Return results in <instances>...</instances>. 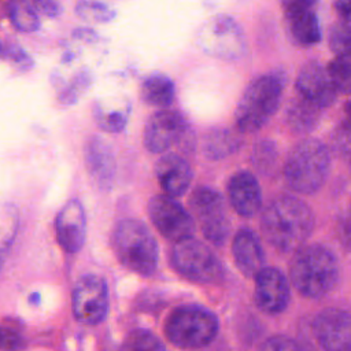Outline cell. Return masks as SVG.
Masks as SVG:
<instances>
[{
	"label": "cell",
	"instance_id": "cell-1",
	"mask_svg": "<svg viewBox=\"0 0 351 351\" xmlns=\"http://www.w3.org/2000/svg\"><path fill=\"white\" fill-rule=\"evenodd\" d=\"M314 229V214L302 199L281 195L271 199L261 215V230L270 245L282 251H298Z\"/></svg>",
	"mask_w": 351,
	"mask_h": 351
},
{
	"label": "cell",
	"instance_id": "cell-2",
	"mask_svg": "<svg viewBox=\"0 0 351 351\" xmlns=\"http://www.w3.org/2000/svg\"><path fill=\"white\" fill-rule=\"evenodd\" d=\"M285 84V74L273 70L247 85L234 110V123L243 134L259 132L273 118L281 106Z\"/></svg>",
	"mask_w": 351,
	"mask_h": 351
},
{
	"label": "cell",
	"instance_id": "cell-3",
	"mask_svg": "<svg viewBox=\"0 0 351 351\" xmlns=\"http://www.w3.org/2000/svg\"><path fill=\"white\" fill-rule=\"evenodd\" d=\"M330 171V152L317 138H303L288 152L282 166L285 184L293 192L313 195L325 184Z\"/></svg>",
	"mask_w": 351,
	"mask_h": 351
},
{
	"label": "cell",
	"instance_id": "cell-4",
	"mask_svg": "<svg viewBox=\"0 0 351 351\" xmlns=\"http://www.w3.org/2000/svg\"><path fill=\"white\" fill-rule=\"evenodd\" d=\"M289 277L303 296L321 298L337 282V259L324 245H303L295 251L289 265Z\"/></svg>",
	"mask_w": 351,
	"mask_h": 351
},
{
	"label": "cell",
	"instance_id": "cell-5",
	"mask_svg": "<svg viewBox=\"0 0 351 351\" xmlns=\"http://www.w3.org/2000/svg\"><path fill=\"white\" fill-rule=\"evenodd\" d=\"M111 244L119 262L129 270L141 276H149L156 270L158 243L141 221L133 218L119 221L114 228Z\"/></svg>",
	"mask_w": 351,
	"mask_h": 351
},
{
	"label": "cell",
	"instance_id": "cell-6",
	"mask_svg": "<svg viewBox=\"0 0 351 351\" xmlns=\"http://www.w3.org/2000/svg\"><path fill=\"white\" fill-rule=\"evenodd\" d=\"M163 328L171 344L192 350L210 344L218 333L219 322L217 315L208 308L188 304L174 308Z\"/></svg>",
	"mask_w": 351,
	"mask_h": 351
},
{
	"label": "cell",
	"instance_id": "cell-7",
	"mask_svg": "<svg viewBox=\"0 0 351 351\" xmlns=\"http://www.w3.org/2000/svg\"><path fill=\"white\" fill-rule=\"evenodd\" d=\"M143 143L151 154H166L178 147L181 155L192 154L196 138L188 121L176 110H158L151 114L143 130Z\"/></svg>",
	"mask_w": 351,
	"mask_h": 351
},
{
	"label": "cell",
	"instance_id": "cell-8",
	"mask_svg": "<svg viewBox=\"0 0 351 351\" xmlns=\"http://www.w3.org/2000/svg\"><path fill=\"white\" fill-rule=\"evenodd\" d=\"M171 263L178 273L200 284H219L225 270L218 256L202 241L189 237L174 243Z\"/></svg>",
	"mask_w": 351,
	"mask_h": 351
},
{
	"label": "cell",
	"instance_id": "cell-9",
	"mask_svg": "<svg viewBox=\"0 0 351 351\" xmlns=\"http://www.w3.org/2000/svg\"><path fill=\"white\" fill-rule=\"evenodd\" d=\"M200 49L222 60H237L247 52L244 30L229 15H215L207 19L197 30Z\"/></svg>",
	"mask_w": 351,
	"mask_h": 351
},
{
	"label": "cell",
	"instance_id": "cell-10",
	"mask_svg": "<svg viewBox=\"0 0 351 351\" xmlns=\"http://www.w3.org/2000/svg\"><path fill=\"white\" fill-rule=\"evenodd\" d=\"M189 208L204 239L214 245H223L230 233L223 196L211 186L200 185L189 196Z\"/></svg>",
	"mask_w": 351,
	"mask_h": 351
},
{
	"label": "cell",
	"instance_id": "cell-11",
	"mask_svg": "<svg viewBox=\"0 0 351 351\" xmlns=\"http://www.w3.org/2000/svg\"><path fill=\"white\" fill-rule=\"evenodd\" d=\"M148 217L158 232L177 243L193 237L196 223L193 215L180 204L176 197L167 195H155L147 206Z\"/></svg>",
	"mask_w": 351,
	"mask_h": 351
},
{
	"label": "cell",
	"instance_id": "cell-12",
	"mask_svg": "<svg viewBox=\"0 0 351 351\" xmlns=\"http://www.w3.org/2000/svg\"><path fill=\"white\" fill-rule=\"evenodd\" d=\"M73 313L84 325L100 324L108 313V289L96 274H85L74 285L71 295Z\"/></svg>",
	"mask_w": 351,
	"mask_h": 351
},
{
	"label": "cell",
	"instance_id": "cell-13",
	"mask_svg": "<svg viewBox=\"0 0 351 351\" xmlns=\"http://www.w3.org/2000/svg\"><path fill=\"white\" fill-rule=\"evenodd\" d=\"M313 333L324 351H351V314L326 308L313 321Z\"/></svg>",
	"mask_w": 351,
	"mask_h": 351
},
{
	"label": "cell",
	"instance_id": "cell-14",
	"mask_svg": "<svg viewBox=\"0 0 351 351\" xmlns=\"http://www.w3.org/2000/svg\"><path fill=\"white\" fill-rule=\"evenodd\" d=\"M295 88L298 95L317 104L321 108L329 107L337 99V88L335 86L328 67L318 62H307L298 73Z\"/></svg>",
	"mask_w": 351,
	"mask_h": 351
},
{
	"label": "cell",
	"instance_id": "cell-15",
	"mask_svg": "<svg viewBox=\"0 0 351 351\" xmlns=\"http://www.w3.org/2000/svg\"><path fill=\"white\" fill-rule=\"evenodd\" d=\"M55 234L59 245L69 254L78 252L86 236V217L82 203L70 199L58 211L55 218Z\"/></svg>",
	"mask_w": 351,
	"mask_h": 351
},
{
	"label": "cell",
	"instance_id": "cell-16",
	"mask_svg": "<svg viewBox=\"0 0 351 351\" xmlns=\"http://www.w3.org/2000/svg\"><path fill=\"white\" fill-rule=\"evenodd\" d=\"M84 162L90 180L103 191L111 189L115 174L117 160L111 145L100 136H90L84 147Z\"/></svg>",
	"mask_w": 351,
	"mask_h": 351
},
{
	"label": "cell",
	"instance_id": "cell-17",
	"mask_svg": "<svg viewBox=\"0 0 351 351\" xmlns=\"http://www.w3.org/2000/svg\"><path fill=\"white\" fill-rule=\"evenodd\" d=\"M255 303L266 314L284 311L289 302V285L276 267H263L255 277Z\"/></svg>",
	"mask_w": 351,
	"mask_h": 351
},
{
	"label": "cell",
	"instance_id": "cell-18",
	"mask_svg": "<svg viewBox=\"0 0 351 351\" xmlns=\"http://www.w3.org/2000/svg\"><path fill=\"white\" fill-rule=\"evenodd\" d=\"M155 177L165 195L171 197L182 196L191 186L193 170L189 160L176 152H166L155 162Z\"/></svg>",
	"mask_w": 351,
	"mask_h": 351
},
{
	"label": "cell",
	"instance_id": "cell-19",
	"mask_svg": "<svg viewBox=\"0 0 351 351\" xmlns=\"http://www.w3.org/2000/svg\"><path fill=\"white\" fill-rule=\"evenodd\" d=\"M228 197L233 210L245 218H251L262 208V189L255 174L248 170L236 171L226 185Z\"/></svg>",
	"mask_w": 351,
	"mask_h": 351
},
{
	"label": "cell",
	"instance_id": "cell-20",
	"mask_svg": "<svg viewBox=\"0 0 351 351\" xmlns=\"http://www.w3.org/2000/svg\"><path fill=\"white\" fill-rule=\"evenodd\" d=\"M232 254L237 269L245 277H256L265 267V252L258 234L250 229H240L232 241Z\"/></svg>",
	"mask_w": 351,
	"mask_h": 351
},
{
	"label": "cell",
	"instance_id": "cell-21",
	"mask_svg": "<svg viewBox=\"0 0 351 351\" xmlns=\"http://www.w3.org/2000/svg\"><path fill=\"white\" fill-rule=\"evenodd\" d=\"M244 144L237 128L219 126L207 132L202 140V154L207 160H221L234 155Z\"/></svg>",
	"mask_w": 351,
	"mask_h": 351
},
{
	"label": "cell",
	"instance_id": "cell-22",
	"mask_svg": "<svg viewBox=\"0 0 351 351\" xmlns=\"http://www.w3.org/2000/svg\"><path fill=\"white\" fill-rule=\"evenodd\" d=\"M321 107L298 96L293 97L287 107L285 122L295 134H308L317 128L321 119Z\"/></svg>",
	"mask_w": 351,
	"mask_h": 351
},
{
	"label": "cell",
	"instance_id": "cell-23",
	"mask_svg": "<svg viewBox=\"0 0 351 351\" xmlns=\"http://www.w3.org/2000/svg\"><path fill=\"white\" fill-rule=\"evenodd\" d=\"M140 99L162 110L171 106L176 99V85L173 80L162 73H154L143 78L140 84Z\"/></svg>",
	"mask_w": 351,
	"mask_h": 351
},
{
	"label": "cell",
	"instance_id": "cell-24",
	"mask_svg": "<svg viewBox=\"0 0 351 351\" xmlns=\"http://www.w3.org/2000/svg\"><path fill=\"white\" fill-rule=\"evenodd\" d=\"M287 29L291 38L303 47H310L321 41V25L315 11H302L285 15Z\"/></svg>",
	"mask_w": 351,
	"mask_h": 351
},
{
	"label": "cell",
	"instance_id": "cell-25",
	"mask_svg": "<svg viewBox=\"0 0 351 351\" xmlns=\"http://www.w3.org/2000/svg\"><path fill=\"white\" fill-rule=\"evenodd\" d=\"M7 14L11 25L21 33H33L40 27V16L30 0H8Z\"/></svg>",
	"mask_w": 351,
	"mask_h": 351
},
{
	"label": "cell",
	"instance_id": "cell-26",
	"mask_svg": "<svg viewBox=\"0 0 351 351\" xmlns=\"http://www.w3.org/2000/svg\"><path fill=\"white\" fill-rule=\"evenodd\" d=\"M129 114V104L123 108H110L107 104H103L101 101H95L92 107V115L95 122L101 130L107 133H121L128 125Z\"/></svg>",
	"mask_w": 351,
	"mask_h": 351
},
{
	"label": "cell",
	"instance_id": "cell-27",
	"mask_svg": "<svg viewBox=\"0 0 351 351\" xmlns=\"http://www.w3.org/2000/svg\"><path fill=\"white\" fill-rule=\"evenodd\" d=\"M250 159L255 171H258L262 176L270 174L276 169L278 160L277 144L269 138L258 141L252 148Z\"/></svg>",
	"mask_w": 351,
	"mask_h": 351
},
{
	"label": "cell",
	"instance_id": "cell-28",
	"mask_svg": "<svg viewBox=\"0 0 351 351\" xmlns=\"http://www.w3.org/2000/svg\"><path fill=\"white\" fill-rule=\"evenodd\" d=\"M74 11L77 16L86 23H108L111 22L117 12L107 3L100 0H78Z\"/></svg>",
	"mask_w": 351,
	"mask_h": 351
},
{
	"label": "cell",
	"instance_id": "cell-29",
	"mask_svg": "<svg viewBox=\"0 0 351 351\" xmlns=\"http://www.w3.org/2000/svg\"><path fill=\"white\" fill-rule=\"evenodd\" d=\"M121 351H166L162 340L147 329L130 332L121 347Z\"/></svg>",
	"mask_w": 351,
	"mask_h": 351
},
{
	"label": "cell",
	"instance_id": "cell-30",
	"mask_svg": "<svg viewBox=\"0 0 351 351\" xmlns=\"http://www.w3.org/2000/svg\"><path fill=\"white\" fill-rule=\"evenodd\" d=\"M328 43L336 58L351 59V23L340 22L333 25L329 30Z\"/></svg>",
	"mask_w": 351,
	"mask_h": 351
},
{
	"label": "cell",
	"instance_id": "cell-31",
	"mask_svg": "<svg viewBox=\"0 0 351 351\" xmlns=\"http://www.w3.org/2000/svg\"><path fill=\"white\" fill-rule=\"evenodd\" d=\"M90 84H92V75L89 71L84 70L75 74L69 81V85H66L64 89L59 93L58 100L64 106H71L84 95V92L90 86Z\"/></svg>",
	"mask_w": 351,
	"mask_h": 351
},
{
	"label": "cell",
	"instance_id": "cell-32",
	"mask_svg": "<svg viewBox=\"0 0 351 351\" xmlns=\"http://www.w3.org/2000/svg\"><path fill=\"white\" fill-rule=\"evenodd\" d=\"M1 58L19 71H27L34 66L32 56L19 44L10 40L3 41Z\"/></svg>",
	"mask_w": 351,
	"mask_h": 351
},
{
	"label": "cell",
	"instance_id": "cell-33",
	"mask_svg": "<svg viewBox=\"0 0 351 351\" xmlns=\"http://www.w3.org/2000/svg\"><path fill=\"white\" fill-rule=\"evenodd\" d=\"M326 67L337 90L351 95V59L336 58Z\"/></svg>",
	"mask_w": 351,
	"mask_h": 351
},
{
	"label": "cell",
	"instance_id": "cell-34",
	"mask_svg": "<svg viewBox=\"0 0 351 351\" xmlns=\"http://www.w3.org/2000/svg\"><path fill=\"white\" fill-rule=\"evenodd\" d=\"M18 229V211L15 206L5 204L3 207V219H1V251L7 252L8 247L12 244V240Z\"/></svg>",
	"mask_w": 351,
	"mask_h": 351
},
{
	"label": "cell",
	"instance_id": "cell-35",
	"mask_svg": "<svg viewBox=\"0 0 351 351\" xmlns=\"http://www.w3.org/2000/svg\"><path fill=\"white\" fill-rule=\"evenodd\" d=\"M261 351H313V350L295 339L278 335V336L269 337L262 344Z\"/></svg>",
	"mask_w": 351,
	"mask_h": 351
},
{
	"label": "cell",
	"instance_id": "cell-36",
	"mask_svg": "<svg viewBox=\"0 0 351 351\" xmlns=\"http://www.w3.org/2000/svg\"><path fill=\"white\" fill-rule=\"evenodd\" d=\"M1 348L4 351H19L23 348V336L14 328L1 329Z\"/></svg>",
	"mask_w": 351,
	"mask_h": 351
},
{
	"label": "cell",
	"instance_id": "cell-37",
	"mask_svg": "<svg viewBox=\"0 0 351 351\" xmlns=\"http://www.w3.org/2000/svg\"><path fill=\"white\" fill-rule=\"evenodd\" d=\"M34 10L38 12V15H43L49 19H55L60 16L63 8L62 4L58 0H30Z\"/></svg>",
	"mask_w": 351,
	"mask_h": 351
},
{
	"label": "cell",
	"instance_id": "cell-38",
	"mask_svg": "<svg viewBox=\"0 0 351 351\" xmlns=\"http://www.w3.org/2000/svg\"><path fill=\"white\" fill-rule=\"evenodd\" d=\"M319 0H282L284 15L302 12V11H315Z\"/></svg>",
	"mask_w": 351,
	"mask_h": 351
},
{
	"label": "cell",
	"instance_id": "cell-39",
	"mask_svg": "<svg viewBox=\"0 0 351 351\" xmlns=\"http://www.w3.org/2000/svg\"><path fill=\"white\" fill-rule=\"evenodd\" d=\"M336 144L343 154L351 155V128L347 123H346V128L341 129V132L340 130L337 132Z\"/></svg>",
	"mask_w": 351,
	"mask_h": 351
},
{
	"label": "cell",
	"instance_id": "cell-40",
	"mask_svg": "<svg viewBox=\"0 0 351 351\" xmlns=\"http://www.w3.org/2000/svg\"><path fill=\"white\" fill-rule=\"evenodd\" d=\"M333 5L340 18L351 23V0H333Z\"/></svg>",
	"mask_w": 351,
	"mask_h": 351
},
{
	"label": "cell",
	"instance_id": "cell-41",
	"mask_svg": "<svg viewBox=\"0 0 351 351\" xmlns=\"http://www.w3.org/2000/svg\"><path fill=\"white\" fill-rule=\"evenodd\" d=\"M74 36L78 38V40H84V41H95L97 38L96 33L88 27H82V29H78L74 32Z\"/></svg>",
	"mask_w": 351,
	"mask_h": 351
},
{
	"label": "cell",
	"instance_id": "cell-42",
	"mask_svg": "<svg viewBox=\"0 0 351 351\" xmlns=\"http://www.w3.org/2000/svg\"><path fill=\"white\" fill-rule=\"evenodd\" d=\"M344 111H346V115H347V125L351 128V101H348L346 104Z\"/></svg>",
	"mask_w": 351,
	"mask_h": 351
}]
</instances>
